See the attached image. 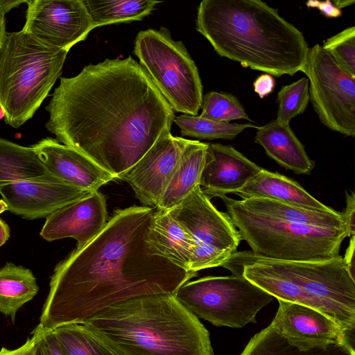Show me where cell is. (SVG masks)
<instances>
[{"instance_id": "f35d334b", "label": "cell", "mask_w": 355, "mask_h": 355, "mask_svg": "<svg viewBox=\"0 0 355 355\" xmlns=\"http://www.w3.org/2000/svg\"><path fill=\"white\" fill-rule=\"evenodd\" d=\"M10 234L9 226L0 218V247L8 240Z\"/></svg>"}, {"instance_id": "cb8c5ba5", "label": "cell", "mask_w": 355, "mask_h": 355, "mask_svg": "<svg viewBox=\"0 0 355 355\" xmlns=\"http://www.w3.org/2000/svg\"><path fill=\"white\" fill-rule=\"evenodd\" d=\"M36 278L28 268L7 263L0 268V313L14 323L19 309L37 294Z\"/></svg>"}, {"instance_id": "2e32d148", "label": "cell", "mask_w": 355, "mask_h": 355, "mask_svg": "<svg viewBox=\"0 0 355 355\" xmlns=\"http://www.w3.org/2000/svg\"><path fill=\"white\" fill-rule=\"evenodd\" d=\"M107 219L106 198L96 191L48 216L40 236L48 241L73 238L80 249L102 231Z\"/></svg>"}, {"instance_id": "3957f363", "label": "cell", "mask_w": 355, "mask_h": 355, "mask_svg": "<svg viewBox=\"0 0 355 355\" xmlns=\"http://www.w3.org/2000/svg\"><path fill=\"white\" fill-rule=\"evenodd\" d=\"M196 28L221 57L272 76L304 67L309 45L302 33L259 0H203Z\"/></svg>"}, {"instance_id": "d590c367", "label": "cell", "mask_w": 355, "mask_h": 355, "mask_svg": "<svg viewBox=\"0 0 355 355\" xmlns=\"http://www.w3.org/2000/svg\"><path fill=\"white\" fill-rule=\"evenodd\" d=\"M275 80L272 76L263 73L259 76L254 81V91L261 98L269 95L274 89Z\"/></svg>"}, {"instance_id": "484cf974", "label": "cell", "mask_w": 355, "mask_h": 355, "mask_svg": "<svg viewBox=\"0 0 355 355\" xmlns=\"http://www.w3.org/2000/svg\"><path fill=\"white\" fill-rule=\"evenodd\" d=\"M94 28L101 26L139 21L150 15L157 3L153 0H83Z\"/></svg>"}, {"instance_id": "e575fe53", "label": "cell", "mask_w": 355, "mask_h": 355, "mask_svg": "<svg viewBox=\"0 0 355 355\" xmlns=\"http://www.w3.org/2000/svg\"><path fill=\"white\" fill-rule=\"evenodd\" d=\"M346 194V206L341 213L347 228V236H355V196L354 191Z\"/></svg>"}, {"instance_id": "1f68e13d", "label": "cell", "mask_w": 355, "mask_h": 355, "mask_svg": "<svg viewBox=\"0 0 355 355\" xmlns=\"http://www.w3.org/2000/svg\"><path fill=\"white\" fill-rule=\"evenodd\" d=\"M322 46L342 69L355 78V26L325 40Z\"/></svg>"}, {"instance_id": "4dcf8cb0", "label": "cell", "mask_w": 355, "mask_h": 355, "mask_svg": "<svg viewBox=\"0 0 355 355\" xmlns=\"http://www.w3.org/2000/svg\"><path fill=\"white\" fill-rule=\"evenodd\" d=\"M309 101V80L306 77L282 87L277 94L276 120L289 124L293 118L305 111Z\"/></svg>"}, {"instance_id": "7402d4cb", "label": "cell", "mask_w": 355, "mask_h": 355, "mask_svg": "<svg viewBox=\"0 0 355 355\" xmlns=\"http://www.w3.org/2000/svg\"><path fill=\"white\" fill-rule=\"evenodd\" d=\"M148 241L158 254L178 267L193 271L191 270V260L194 242L168 211H155L149 227Z\"/></svg>"}, {"instance_id": "d6986e66", "label": "cell", "mask_w": 355, "mask_h": 355, "mask_svg": "<svg viewBox=\"0 0 355 355\" xmlns=\"http://www.w3.org/2000/svg\"><path fill=\"white\" fill-rule=\"evenodd\" d=\"M242 199L266 198L307 210L335 213L294 180L261 168L236 193Z\"/></svg>"}, {"instance_id": "9c48e42d", "label": "cell", "mask_w": 355, "mask_h": 355, "mask_svg": "<svg viewBox=\"0 0 355 355\" xmlns=\"http://www.w3.org/2000/svg\"><path fill=\"white\" fill-rule=\"evenodd\" d=\"M174 295L198 318L216 327L232 328L255 323L258 312L274 298L243 275L209 276L187 282Z\"/></svg>"}, {"instance_id": "52a82bcc", "label": "cell", "mask_w": 355, "mask_h": 355, "mask_svg": "<svg viewBox=\"0 0 355 355\" xmlns=\"http://www.w3.org/2000/svg\"><path fill=\"white\" fill-rule=\"evenodd\" d=\"M242 240L259 256L282 261H324L339 254L347 230L275 220L250 211L237 200L220 197Z\"/></svg>"}, {"instance_id": "d6a6232c", "label": "cell", "mask_w": 355, "mask_h": 355, "mask_svg": "<svg viewBox=\"0 0 355 355\" xmlns=\"http://www.w3.org/2000/svg\"><path fill=\"white\" fill-rule=\"evenodd\" d=\"M34 355H62L53 330L42 329Z\"/></svg>"}, {"instance_id": "f546056e", "label": "cell", "mask_w": 355, "mask_h": 355, "mask_svg": "<svg viewBox=\"0 0 355 355\" xmlns=\"http://www.w3.org/2000/svg\"><path fill=\"white\" fill-rule=\"evenodd\" d=\"M200 116L221 123L232 120L251 121L239 99L225 92H209L202 96Z\"/></svg>"}, {"instance_id": "f1b7e54d", "label": "cell", "mask_w": 355, "mask_h": 355, "mask_svg": "<svg viewBox=\"0 0 355 355\" xmlns=\"http://www.w3.org/2000/svg\"><path fill=\"white\" fill-rule=\"evenodd\" d=\"M62 355H114L79 323L53 329Z\"/></svg>"}, {"instance_id": "44dd1931", "label": "cell", "mask_w": 355, "mask_h": 355, "mask_svg": "<svg viewBox=\"0 0 355 355\" xmlns=\"http://www.w3.org/2000/svg\"><path fill=\"white\" fill-rule=\"evenodd\" d=\"M208 143L182 138V152L173 173L156 208L168 211L200 185Z\"/></svg>"}, {"instance_id": "6da1fadb", "label": "cell", "mask_w": 355, "mask_h": 355, "mask_svg": "<svg viewBox=\"0 0 355 355\" xmlns=\"http://www.w3.org/2000/svg\"><path fill=\"white\" fill-rule=\"evenodd\" d=\"M46 128L119 178L162 137L175 114L141 66L131 56L85 66L60 78Z\"/></svg>"}, {"instance_id": "836d02e7", "label": "cell", "mask_w": 355, "mask_h": 355, "mask_svg": "<svg viewBox=\"0 0 355 355\" xmlns=\"http://www.w3.org/2000/svg\"><path fill=\"white\" fill-rule=\"evenodd\" d=\"M42 331V329L37 325L33 331L32 336L28 338L21 346L14 349L2 347L0 349V355H34Z\"/></svg>"}, {"instance_id": "4316f807", "label": "cell", "mask_w": 355, "mask_h": 355, "mask_svg": "<svg viewBox=\"0 0 355 355\" xmlns=\"http://www.w3.org/2000/svg\"><path fill=\"white\" fill-rule=\"evenodd\" d=\"M240 355H349L333 345L326 350L300 351L280 336L270 324L256 334Z\"/></svg>"}, {"instance_id": "83f0119b", "label": "cell", "mask_w": 355, "mask_h": 355, "mask_svg": "<svg viewBox=\"0 0 355 355\" xmlns=\"http://www.w3.org/2000/svg\"><path fill=\"white\" fill-rule=\"evenodd\" d=\"M173 122L180 128L182 136L200 139H234L248 128L259 126L252 122L246 123H221L200 116L181 114L174 118Z\"/></svg>"}, {"instance_id": "277c9868", "label": "cell", "mask_w": 355, "mask_h": 355, "mask_svg": "<svg viewBox=\"0 0 355 355\" xmlns=\"http://www.w3.org/2000/svg\"><path fill=\"white\" fill-rule=\"evenodd\" d=\"M80 324L114 355H214L209 331L174 294L128 299Z\"/></svg>"}, {"instance_id": "ffe728a7", "label": "cell", "mask_w": 355, "mask_h": 355, "mask_svg": "<svg viewBox=\"0 0 355 355\" xmlns=\"http://www.w3.org/2000/svg\"><path fill=\"white\" fill-rule=\"evenodd\" d=\"M254 141L279 166L297 174L309 175L315 166L289 124L273 119L257 128Z\"/></svg>"}, {"instance_id": "b9f144b4", "label": "cell", "mask_w": 355, "mask_h": 355, "mask_svg": "<svg viewBox=\"0 0 355 355\" xmlns=\"http://www.w3.org/2000/svg\"><path fill=\"white\" fill-rule=\"evenodd\" d=\"M8 210V206L3 200H0V214Z\"/></svg>"}, {"instance_id": "ab89813d", "label": "cell", "mask_w": 355, "mask_h": 355, "mask_svg": "<svg viewBox=\"0 0 355 355\" xmlns=\"http://www.w3.org/2000/svg\"><path fill=\"white\" fill-rule=\"evenodd\" d=\"M6 14L5 10L1 5L0 0V47L2 44L5 35L6 34V20H5V15Z\"/></svg>"}, {"instance_id": "5bb4252c", "label": "cell", "mask_w": 355, "mask_h": 355, "mask_svg": "<svg viewBox=\"0 0 355 355\" xmlns=\"http://www.w3.org/2000/svg\"><path fill=\"white\" fill-rule=\"evenodd\" d=\"M92 193L65 183L54 175L0 182V194L8 210L29 220L47 217Z\"/></svg>"}, {"instance_id": "5b68a950", "label": "cell", "mask_w": 355, "mask_h": 355, "mask_svg": "<svg viewBox=\"0 0 355 355\" xmlns=\"http://www.w3.org/2000/svg\"><path fill=\"white\" fill-rule=\"evenodd\" d=\"M278 300L304 305L324 314L341 330L355 355V279L338 255L324 261H282L252 251L234 252L222 266Z\"/></svg>"}, {"instance_id": "7c38bea8", "label": "cell", "mask_w": 355, "mask_h": 355, "mask_svg": "<svg viewBox=\"0 0 355 355\" xmlns=\"http://www.w3.org/2000/svg\"><path fill=\"white\" fill-rule=\"evenodd\" d=\"M21 29L42 43L69 51L94 29L83 0H28Z\"/></svg>"}, {"instance_id": "60d3db41", "label": "cell", "mask_w": 355, "mask_h": 355, "mask_svg": "<svg viewBox=\"0 0 355 355\" xmlns=\"http://www.w3.org/2000/svg\"><path fill=\"white\" fill-rule=\"evenodd\" d=\"M354 3V0H337L334 1L333 4L338 8L340 9L342 8L351 6Z\"/></svg>"}, {"instance_id": "8fae6325", "label": "cell", "mask_w": 355, "mask_h": 355, "mask_svg": "<svg viewBox=\"0 0 355 355\" xmlns=\"http://www.w3.org/2000/svg\"><path fill=\"white\" fill-rule=\"evenodd\" d=\"M302 72L320 122L346 137L355 135V78L342 69L319 44L309 48Z\"/></svg>"}, {"instance_id": "9a60e30c", "label": "cell", "mask_w": 355, "mask_h": 355, "mask_svg": "<svg viewBox=\"0 0 355 355\" xmlns=\"http://www.w3.org/2000/svg\"><path fill=\"white\" fill-rule=\"evenodd\" d=\"M182 141L171 133L161 137L119 178L128 183L144 206L156 208L179 161Z\"/></svg>"}, {"instance_id": "ba28073f", "label": "cell", "mask_w": 355, "mask_h": 355, "mask_svg": "<svg viewBox=\"0 0 355 355\" xmlns=\"http://www.w3.org/2000/svg\"><path fill=\"white\" fill-rule=\"evenodd\" d=\"M134 53L173 111L197 116L202 101L198 69L182 41L164 27L138 33Z\"/></svg>"}, {"instance_id": "8d00e7d4", "label": "cell", "mask_w": 355, "mask_h": 355, "mask_svg": "<svg viewBox=\"0 0 355 355\" xmlns=\"http://www.w3.org/2000/svg\"><path fill=\"white\" fill-rule=\"evenodd\" d=\"M306 4L309 8H318L327 17H338L342 15L341 10L336 8L333 2L329 0L324 1L310 0Z\"/></svg>"}, {"instance_id": "30bf717a", "label": "cell", "mask_w": 355, "mask_h": 355, "mask_svg": "<svg viewBox=\"0 0 355 355\" xmlns=\"http://www.w3.org/2000/svg\"><path fill=\"white\" fill-rule=\"evenodd\" d=\"M168 211L194 242L191 270L222 266L236 252L242 240L239 230L227 213L213 205L200 185Z\"/></svg>"}, {"instance_id": "d4e9b609", "label": "cell", "mask_w": 355, "mask_h": 355, "mask_svg": "<svg viewBox=\"0 0 355 355\" xmlns=\"http://www.w3.org/2000/svg\"><path fill=\"white\" fill-rule=\"evenodd\" d=\"M53 175L32 146L0 138V182L27 180Z\"/></svg>"}, {"instance_id": "8992f818", "label": "cell", "mask_w": 355, "mask_h": 355, "mask_svg": "<svg viewBox=\"0 0 355 355\" xmlns=\"http://www.w3.org/2000/svg\"><path fill=\"white\" fill-rule=\"evenodd\" d=\"M68 51L20 31L7 33L0 47V107L18 128L32 118L60 77Z\"/></svg>"}, {"instance_id": "e0dca14e", "label": "cell", "mask_w": 355, "mask_h": 355, "mask_svg": "<svg viewBox=\"0 0 355 355\" xmlns=\"http://www.w3.org/2000/svg\"><path fill=\"white\" fill-rule=\"evenodd\" d=\"M47 171L75 187L94 192L115 178L77 150L46 137L31 146Z\"/></svg>"}, {"instance_id": "ac0fdd59", "label": "cell", "mask_w": 355, "mask_h": 355, "mask_svg": "<svg viewBox=\"0 0 355 355\" xmlns=\"http://www.w3.org/2000/svg\"><path fill=\"white\" fill-rule=\"evenodd\" d=\"M261 169L234 147L208 143L200 187L209 198L236 194Z\"/></svg>"}, {"instance_id": "4fadbf2b", "label": "cell", "mask_w": 355, "mask_h": 355, "mask_svg": "<svg viewBox=\"0 0 355 355\" xmlns=\"http://www.w3.org/2000/svg\"><path fill=\"white\" fill-rule=\"evenodd\" d=\"M279 308L270 324L290 345L300 351L326 350L333 345L352 355L338 326L312 308L278 300Z\"/></svg>"}, {"instance_id": "7a4b0ae2", "label": "cell", "mask_w": 355, "mask_h": 355, "mask_svg": "<svg viewBox=\"0 0 355 355\" xmlns=\"http://www.w3.org/2000/svg\"><path fill=\"white\" fill-rule=\"evenodd\" d=\"M155 210L116 209L102 231L55 268L38 324L42 329L80 324L128 299L175 294L198 272L186 270L157 254L148 233Z\"/></svg>"}, {"instance_id": "603a6c76", "label": "cell", "mask_w": 355, "mask_h": 355, "mask_svg": "<svg viewBox=\"0 0 355 355\" xmlns=\"http://www.w3.org/2000/svg\"><path fill=\"white\" fill-rule=\"evenodd\" d=\"M245 209L267 218L314 227L346 228L341 213L319 212L266 198L237 200Z\"/></svg>"}, {"instance_id": "74e56055", "label": "cell", "mask_w": 355, "mask_h": 355, "mask_svg": "<svg viewBox=\"0 0 355 355\" xmlns=\"http://www.w3.org/2000/svg\"><path fill=\"white\" fill-rule=\"evenodd\" d=\"M354 248H355V236L350 237V241L345 254L343 257L347 268L352 277L355 279V266H354Z\"/></svg>"}]
</instances>
